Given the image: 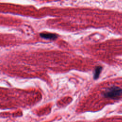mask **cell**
Returning a JSON list of instances; mask_svg holds the SVG:
<instances>
[{
	"instance_id": "obj_1",
	"label": "cell",
	"mask_w": 122,
	"mask_h": 122,
	"mask_svg": "<svg viewBox=\"0 0 122 122\" xmlns=\"http://www.w3.org/2000/svg\"><path fill=\"white\" fill-rule=\"evenodd\" d=\"M122 95V89L118 87H112L107 89L103 93L104 97L110 98H116Z\"/></svg>"
},
{
	"instance_id": "obj_2",
	"label": "cell",
	"mask_w": 122,
	"mask_h": 122,
	"mask_svg": "<svg viewBox=\"0 0 122 122\" xmlns=\"http://www.w3.org/2000/svg\"><path fill=\"white\" fill-rule=\"evenodd\" d=\"M40 36L45 39H51V40H54L57 37V35L53 33H41Z\"/></svg>"
},
{
	"instance_id": "obj_3",
	"label": "cell",
	"mask_w": 122,
	"mask_h": 122,
	"mask_svg": "<svg viewBox=\"0 0 122 122\" xmlns=\"http://www.w3.org/2000/svg\"><path fill=\"white\" fill-rule=\"evenodd\" d=\"M102 67L100 66H97L95 68V69L94 71V75H93V78L95 80L98 78L99 75L101 73V71H102Z\"/></svg>"
}]
</instances>
